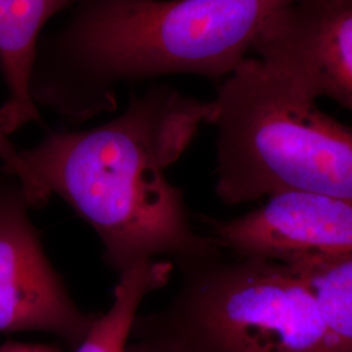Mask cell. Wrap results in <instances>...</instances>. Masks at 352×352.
Wrapping results in <instances>:
<instances>
[{
  "mask_svg": "<svg viewBox=\"0 0 352 352\" xmlns=\"http://www.w3.org/2000/svg\"><path fill=\"white\" fill-rule=\"evenodd\" d=\"M212 115V101L154 85L133 93L111 120L50 132L21 157L47 193L58 195L91 227L103 261L118 276L160 256L175 264L210 257L221 251L195 231L184 192L166 171Z\"/></svg>",
  "mask_w": 352,
  "mask_h": 352,
  "instance_id": "1",
  "label": "cell"
},
{
  "mask_svg": "<svg viewBox=\"0 0 352 352\" xmlns=\"http://www.w3.org/2000/svg\"><path fill=\"white\" fill-rule=\"evenodd\" d=\"M294 0H76L39 41L32 97L71 123L118 107V88L167 76L217 82Z\"/></svg>",
  "mask_w": 352,
  "mask_h": 352,
  "instance_id": "2",
  "label": "cell"
},
{
  "mask_svg": "<svg viewBox=\"0 0 352 352\" xmlns=\"http://www.w3.org/2000/svg\"><path fill=\"white\" fill-rule=\"evenodd\" d=\"M289 76L250 56L219 81L215 195L235 206L279 192L352 202V128L324 113Z\"/></svg>",
  "mask_w": 352,
  "mask_h": 352,
  "instance_id": "3",
  "label": "cell"
},
{
  "mask_svg": "<svg viewBox=\"0 0 352 352\" xmlns=\"http://www.w3.org/2000/svg\"><path fill=\"white\" fill-rule=\"evenodd\" d=\"M175 265L174 296L138 315L131 340L173 352H351L286 265L221 254Z\"/></svg>",
  "mask_w": 352,
  "mask_h": 352,
  "instance_id": "4",
  "label": "cell"
},
{
  "mask_svg": "<svg viewBox=\"0 0 352 352\" xmlns=\"http://www.w3.org/2000/svg\"><path fill=\"white\" fill-rule=\"evenodd\" d=\"M21 184L0 177V333L38 331L75 350L100 315L82 311L54 269Z\"/></svg>",
  "mask_w": 352,
  "mask_h": 352,
  "instance_id": "5",
  "label": "cell"
},
{
  "mask_svg": "<svg viewBox=\"0 0 352 352\" xmlns=\"http://www.w3.org/2000/svg\"><path fill=\"white\" fill-rule=\"evenodd\" d=\"M219 251L276 263L352 252V202L311 192H279L250 213L208 221Z\"/></svg>",
  "mask_w": 352,
  "mask_h": 352,
  "instance_id": "6",
  "label": "cell"
},
{
  "mask_svg": "<svg viewBox=\"0 0 352 352\" xmlns=\"http://www.w3.org/2000/svg\"><path fill=\"white\" fill-rule=\"evenodd\" d=\"M252 56L352 113V0H294L266 26Z\"/></svg>",
  "mask_w": 352,
  "mask_h": 352,
  "instance_id": "7",
  "label": "cell"
},
{
  "mask_svg": "<svg viewBox=\"0 0 352 352\" xmlns=\"http://www.w3.org/2000/svg\"><path fill=\"white\" fill-rule=\"evenodd\" d=\"M76 0H0V71L8 98L0 107V128L11 135L29 123H42L32 97V77L45 25Z\"/></svg>",
  "mask_w": 352,
  "mask_h": 352,
  "instance_id": "8",
  "label": "cell"
},
{
  "mask_svg": "<svg viewBox=\"0 0 352 352\" xmlns=\"http://www.w3.org/2000/svg\"><path fill=\"white\" fill-rule=\"evenodd\" d=\"M173 270L174 264L157 258L120 274L110 309L100 315L74 352H126L141 302L170 282Z\"/></svg>",
  "mask_w": 352,
  "mask_h": 352,
  "instance_id": "9",
  "label": "cell"
},
{
  "mask_svg": "<svg viewBox=\"0 0 352 352\" xmlns=\"http://www.w3.org/2000/svg\"><path fill=\"white\" fill-rule=\"evenodd\" d=\"M283 265L312 292L327 327L352 352V252Z\"/></svg>",
  "mask_w": 352,
  "mask_h": 352,
  "instance_id": "10",
  "label": "cell"
},
{
  "mask_svg": "<svg viewBox=\"0 0 352 352\" xmlns=\"http://www.w3.org/2000/svg\"><path fill=\"white\" fill-rule=\"evenodd\" d=\"M0 161L3 164L4 174L12 176L21 184L32 209L43 208L49 202L50 195L29 171L21 157V151L16 149V146L8 139V135L1 128H0Z\"/></svg>",
  "mask_w": 352,
  "mask_h": 352,
  "instance_id": "11",
  "label": "cell"
},
{
  "mask_svg": "<svg viewBox=\"0 0 352 352\" xmlns=\"http://www.w3.org/2000/svg\"><path fill=\"white\" fill-rule=\"evenodd\" d=\"M0 352H63L58 344L25 343L8 340L0 346Z\"/></svg>",
  "mask_w": 352,
  "mask_h": 352,
  "instance_id": "12",
  "label": "cell"
},
{
  "mask_svg": "<svg viewBox=\"0 0 352 352\" xmlns=\"http://www.w3.org/2000/svg\"><path fill=\"white\" fill-rule=\"evenodd\" d=\"M126 352H173L161 344L149 340H131L126 344Z\"/></svg>",
  "mask_w": 352,
  "mask_h": 352,
  "instance_id": "13",
  "label": "cell"
}]
</instances>
